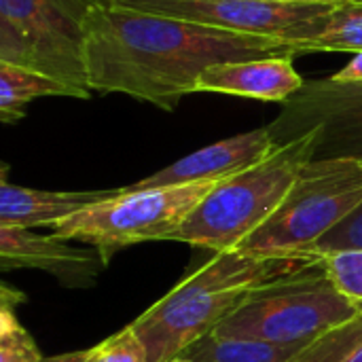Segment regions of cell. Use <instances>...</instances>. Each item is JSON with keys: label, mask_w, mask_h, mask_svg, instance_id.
Segmentation results:
<instances>
[{"label": "cell", "mask_w": 362, "mask_h": 362, "mask_svg": "<svg viewBox=\"0 0 362 362\" xmlns=\"http://www.w3.org/2000/svg\"><path fill=\"white\" fill-rule=\"evenodd\" d=\"M276 55L295 57V45L144 13L115 0L98 2L85 30L89 89L125 93L163 110L195 93L199 76L212 66Z\"/></svg>", "instance_id": "1"}, {"label": "cell", "mask_w": 362, "mask_h": 362, "mask_svg": "<svg viewBox=\"0 0 362 362\" xmlns=\"http://www.w3.org/2000/svg\"><path fill=\"white\" fill-rule=\"evenodd\" d=\"M312 159V134L278 146L257 165L221 180L168 238L212 252L235 250L280 208Z\"/></svg>", "instance_id": "3"}, {"label": "cell", "mask_w": 362, "mask_h": 362, "mask_svg": "<svg viewBox=\"0 0 362 362\" xmlns=\"http://www.w3.org/2000/svg\"><path fill=\"white\" fill-rule=\"evenodd\" d=\"M346 362H362V346L361 348H356Z\"/></svg>", "instance_id": "25"}, {"label": "cell", "mask_w": 362, "mask_h": 362, "mask_svg": "<svg viewBox=\"0 0 362 362\" xmlns=\"http://www.w3.org/2000/svg\"><path fill=\"white\" fill-rule=\"evenodd\" d=\"M267 129L278 146L312 134V159H362V83L305 81Z\"/></svg>", "instance_id": "8"}, {"label": "cell", "mask_w": 362, "mask_h": 362, "mask_svg": "<svg viewBox=\"0 0 362 362\" xmlns=\"http://www.w3.org/2000/svg\"><path fill=\"white\" fill-rule=\"evenodd\" d=\"M218 182L204 180L136 191L123 187L117 195L57 221L51 229L64 240L89 244L108 263L121 248L144 242H168Z\"/></svg>", "instance_id": "6"}, {"label": "cell", "mask_w": 362, "mask_h": 362, "mask_svg": "<svg viewBox=\"0 0 362 362\" xmlns=\"http://www.w3.org/2000/svg\"><path fill=\"white\" fill-rule=\"evenodd\" d=\"M0 362H45L36 341L21 327L6 301L0 308Z\"/></svg>", "instance_id": "18"}, {"label": "cell", "mask_w": 362, "mask_h": 362, "mask_svg": "<svg viewBox=\"0 0 362 362\" xmlns=\"http://www.w3.org/2000/svg\"><path fill=\"white\" fill-rule=\"evenodd\" d=\"M100 0H0V62L49 74L87 98L85 30Z\"/></svg>", "instance_id": "7"}, {"label": "cell", "mask_w": 362, "mask_h": 362, "mask_svg": "<svg viewBox=\"0 0 362 362\" xmlns=\"http://www.w3.org/2000/svg\"><path fill=\"white\" fill-rule=\"evenodd\" d=\"M278 144L274 142L267 125L231 136L227 140L214 142L210 146H204L168 168L129 185V191L136 189H157V187H180V185H193L204 180H223L229 176H235L265 157H269Z\"/></svg>", "instance_id": "10"}, {"label": "cell", "mask_w": 362, "mask_h": 362, "mask_svg": "<svg viewBox=\"0 0 362 362\" xmlns=\"http://www.w3.org/2000/svg\"><path fill=\"white\" fill-rule=\"evenodd\" d=\"M170 362H191V361H189L187 356H176L174 361H170Z\"/></svg>", "instance_id": "26"}, {"label": "cell", "mask_w": 362, "mask_h": 362, "mask_svg": "<svg viewBox=\"0 0 362 362\" xmlns=\"http://www.w3.org/2000/svg\"><path fill=\"white\" fill-rule=\"evenodd\" d=\"M362 346V314L310 341L288 362H346Z\"/></svg>", "instance_id": "17"}, {"label": "cell", "mask_w": 362, "mask_h": 362, "mask_svg": "<svg viewBox=\"0 0 362 362\" xmlns=\"http://www.w3.org/2000/svg\"><path fill=\"white\" fill-rule=\"evenodd\" d=\"M261 2H276V4H303V2H346V0H261Z\"/></svg>", "instance_id": "24"}, {"label": "cell", "mask_w": 362, "mask_h": 362, "mask_svg": "<svg viewBox=\"0 0 362 362\" xmlns=\"http://www.w3.org/2000/svg\"><path fill=\"white\" fill-rule=\"evenodd\" d=\"M303 346H276L257 339H231L216 333L193 344L182 356L191 362H288Z\"/></svg>", "instance_id": "15"}, {"label": "cell", "mask_w": 362, "mask_h": 362, "mask_svg": "<svg viewBox=\"0 0 362 362\" xmlns=\"http://www.w3.org/2000/svg\"><path fill=\"white\" fill-rule=\"evenodd\" d=\"M55 233L40 235L32 229L0 227V267L2 272L32 267L57 276L64 284L85 286L102 257L95 248H74ZM104 263V261H102Z\"/></svg>", "instance_id": "11"}, {"label": "cell", "mask_w": 362, "mask_h": 362, "mask_svg": "<svg viewBox=\"0 0 362 362\" xmlns=\"http://www.w3.org/2000/svg\"><path fill=\"white\" fill-rule=\"evenodd\" d=\"M89 362H148V356L134 329L125 327L123 331L93 346Z\"/></svg>", "instance_id": "21"}, {"label": "cell", "mask_w": 362, "mask_h": 362, "mask_svg": "<svg viewBox=\"0 0 362 362\" xmlns=\"http://www.w3.org/2000/svg\"><path fill=\"white\" fill-rule=\"evenodd\" d=\"M123 6L182 19L216 30L280 38L295 45L297 55L301 45L318 36L327 15L337 2H303L276 4L261 0H115Z\"/></svg>", "instance_id": "9"}, {"label": "cell", "mask_w": 362, "mask_h": 362, "mask_svg": "<svg viewBox=\"0 0 362 362\" xmlns=\"http://www.w3.org/2000/svg\"><path fill=\"white\" fill-rule=\"evenodd\" d=\"M108 191H40L11 185L6 176L0 182V227H53L57 221L72 216L98 202L117 195Z\"/></svg>", "instance_id": "13"}, {"label": "cell", "mask_w": 362, "mask_h": 362, "mask_svg": "<svg viewBox=\"0 0 362 362\" xmlns=\"http://www.w3.org/2000/svg\"><path fill=\"white\" fill-rule=\"evenodd\" d=\"M303 85L305 81L295 70L293 57L276 55L212 66L199 76L197 91L286 104L297 91H301Z\"/></svg>", "instance_id": "12"}, {"label": "cell", "mask_w": 362, "mask_h": 362, "mask_svg": "<svg viewBox=\"0 0 362 362\" xmlns=\"http://www.w3.org/2000/svg\"><path fill=\"white\" fill-rule=\"evenodd\" d=\"M362 204V159H310L272 218L240 252L303 261V255Z\"/></svg>", "instance_id": "5"}, {"label": "cell", "mask_w": 362, "mask_h": 362, "mask_svg": "<svg viewBox=\"0 0 362 362\" xmlns=\"http://www.w3.org/2000/svg\"><path fill=\"white\" fill-rule=\"evenodd\" d=\"M318 51H362V0L337 2L327 15L322 30L312 40L303 42L299 53H318Z\"/></svg>", "instance_id": "16"}, {"label": "cell", "mask_w": 362, "mask_h": 362, "mask_svg": "<svg viewBox=\"0 0 362 362\" xmlns=\"http://www.w3.org/2000/svg\"><path fill=\"white\" fill-rule=\"evenodd\" d=\"M337 250H362V204L331 233H327L318 244H314L305 255L303 261H316L325 255Z\"/></svg>", "instance_id": "20"}, {"label": "cell", "mask_w": 362, "mask_h": 362, "mask_svg": "<svg viewBox=\"0 0 362 362\" xmlns=\"http://www.w3.org/2000/svg\"><path fill=\"white\" fill-rule=\"evenodd\" d=\"M47 95L89 100L83 91L30 68L0 62V121L17 123L23 119L30 102Z\"/></svg>", "instance_id": "14"}, {"label": "cell", "mask_w": 362, "mask_h": 362, "mask_svg": "<svg viewBox=\"0 0 362 362\" xmlns=\"http://www.w3.org/2000/svg\"><path fill=\"white\" fill-rule=\"evenodd\" d=\"M303 265L308 263L252 257L240 250L214 252L206 265L176 284L129 327L142 341L148 362L174 361L210 335L250 291Z\"/></svg>", "instance_id": "2"}, {"label": "cell", "mask_w": 362, "mask_h": 362, "mask_svg": "<svg viewBox=\"0 0 362 362\" xmlns=\"http://www.w3.org/2000/svg\"><path fill=\"white\" fill-rule=\"evenodd\" d=\"M333 284L362 308V250H337L320 257Z\"/></svg>", "instance_id": "19"}, {"label": "cell", "mask_w": 362, "mask_h": 362, "mask_svg": "<svg viewBox=\"0 0 362 362\" xmlns=\"http://www.w3.org/2000/svg\"><path fill=\"white\" fill-rule=\"evenodd\" d=\"M362 314L329 278L320 259L255 291L212 331L231 339L303 346Z\"/></svg>", "instance_id": "4"}, {"label": "cell", "mask_w": 362, "mask_h": 362, "mask_svg": "<svg viewBox=\"0 0 362 362\" xmlns=\"http://www.w3.org/2000/svg\"><path fill=\"white\" fill-rule=\"evenodd\" d=\"M331 78L337 81V83H362V51L361 53H356V55L350 59V64H346V66H344L339 72H335Z\"/></svg>", "instance_id": "22"}, {"label": "cell", "mask_w": 362, "mask_h": 362, "mask_svg": "<svg viewBox=\"0 0 362 362\" xmlns=\"http://www.w3.org/2000/svg\"><path fill=\"white\" fill-rule=\"evenodd\" d=\"M91 354H93V348L81 350V352H70V354H59L53 358H45V362H89Z\"/></svg>", "instance_id": "23"}]
</instances>
